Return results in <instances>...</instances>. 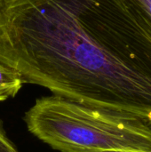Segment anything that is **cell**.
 I'll return each mask as SVG.
<instances>
[{"mask_svg":"<svg viewBox=\"0 0 151 152\" xmlns=\"http://www.w3.org/2000/svg\"><path fill=\"white\" fill-rule=\"evenodd\" d=\"M0 61L53 95L151 122V32L130 0H2Z\"/></svg>","mask_w":151,"mask_h":152,"instance_id":"cell-1","label":"cell"},{"mask_svg":"<svg viewBox=\"0 0 151 152\" xmlns=\"http://www.w3.org/2000/svg\"><path fill=\"white\" fill-rule=\"evenodd\" d=\"M24 121L33 135L61 152H151L150 121L56 95L37 99Z\"/></svg>","mask_w":151,"mask_h":152,"instance_id":"cell-2","label":"cell"},{"mask_svg":"<svg viewBox=\"0 0 151 152\" xmlns=\"http://www.w3.org/2000/svg\"><path fill=\"white\" fill-rule=\"evenodd\" d=\"M23 83L19 71L0 61V102L14 97L22 87Z\"/></svg>","mask_w":151,"mask_h":152,"instance_id":"cell-3","label":"cell"},{"mask_svg":"<svg viewBox=\"0 0 151 152\" xmlns=\"http://www.w3.org/2000/svg\"><path fill=\"white\" fill-rule=\"evenodd\" d=\"M151 32V0H130Z\"/></svg>","mask_w":151,"mask_h":152,"instance_id":"cell-4","label":"cell"},{"mask_svg":"<svg viewBox=\"0 0 151 152\" xmlns=\"http://www.w3.org/2000/svg\"><path fill=\"white\" fill-rule=\"evenodd\" d=\"M0 152H19L6 136L0 122Z\"/></svg>","mask_w":151,"mask_h":152,"instance_id":"cell-5","label":"cell"},{"mask_svg":"<svg viewBox=\"0 0 151 152\" xmlns=\"http://www.w3.org/2000/svg\"><path fill=\"white\" fill-rule=\"evenodd\" d=\"M104 152H133V151H108Z\"/></svg>","mask_w":151,"mask_h":152,"instance_id":"cell-6","label":"cell"},{"mask_svg":"<svg viewBox=\"0 0 151 152\" xmlns=\"http://www.w3.org/2000/svg\"><path fill=\"white\" fill-rule=\"evenodd\" d=\"M1 2H2V0H0V4H1Z\"/></svg>","mask_w":151,"mask_h":152,"instance_id":"cell-7","label":"cell"}]
</instances>
